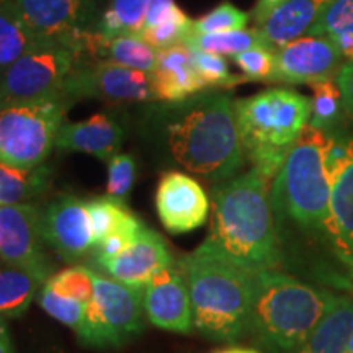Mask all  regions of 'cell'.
Instances as JSON below:
<instances>
[{
	"mask_svg": "<svg viewBox=\"0 0 353 353\" xmlns=\"http://www.w3.org/2000/svg\"><path fill=\"white\" fill-rule=\"evenodd\" d=\"M157 145L169 165L224 182L244 165L234 100L223 92H201L167 103L157 118Z\"/></svg>",
	"mask_w": 353,
	"mask_h": 353,
	"instance_id": "6da1fadb",
	"label": "cell"
},
{
	"mask_svg": "<svg viewBox=\"0 0 353 353\" xmlns=\"http://www.w3.org/2000/svg\"><path fill=\"white\" fill-rule=\"evenodd\" d=\"M270 183L252 167L211 190V226L206 242L250 272L273 270L283 262Z\"/></svg>",
	"mask_w": 353,
	"mask_h": 353,
	"instance_id": "7a4b0ae2",
	"label": "cell"
},
{
	"mask_svg": "<svg viewBox=\"0 0 353 353\" xmlns=\"http://www.w3.org/2000/svg\"><path fill=\"white\" fill-rule=\"evenodd\" d=\"M330 134L307 125L273 179L270 200L280 242L304 239L334 254L330 234L332 182L325 169ZM281 247V245H280Z\"/></svg>",
	"mask_w": 353,
	"mask_h": 353,
	"instance_id": "3957f363",
	"label": "cell"
},
{
	"mask_svg": "<svg viewBox=\"0 0 353 353\" xmlns=\"http://www.w3.org/2000/svg\"><path fill=\"white\" fill-rule=\"evenodd\" d=\"M179 263L187 278L195 329L211 341L236 342L249 327L255 272L231 262L206 241Z\"/></svg>",
	"mask_w": 353,
	"mask_h": 353,
	"instance_id": "277c9868",
	"label": "cell"
},
{
	"mask_svg": "<svg viewBox=\"0 0 353 353\" xmlns=\"http://www.w3.org/2000/svg\"><path fill=\"white\" fill-rule=\"evenodd\" d=\"M337 294L273 270L255 272L249 330L270 353H293L327 314Z\"/></svg>",
	"mask_w": 353,
	"mask_h": 353,
	"instance_id": "5b68a950",
	"label": "cell"
},
{
	"mask_svg": "<svg viewBox=\"0 0 353 353\" xmlns=\"http://www.w3.org/2000/svg\"><path fill=\"white\" fill-rule=\"evenodd\" d=\"M244 156L273 182L286 154L311 120V99L293 88H268L234 101Z\"/></svg>",
	"mask_w": 353,
	"mask_h": 353,
	"instance_id": "8992f818",
	"label": "cell"
},
{
	"mask_svg": "<svg viewBox=\"0 0 353 353\" xmlns=\"http://www.w3.org/2000/svg\"><path fill=\"white\" fill-rule=\"evenodd\" d=\"M70 105L59 94L0 107V162L13 167L44 164Z\"/></svg>",
	"mask_w": 353,
	"mask_h": 353,
	"instance_id": "52a82bcc",
	"label": "cell"
},
{
	"mask_svg": "<svg viewBox=\"0 0 353 353\" xmlns=\"http://www.w3.org/2000/svg\"><path fill=\"white\" fill-rule=\"evenodd\" d=\"M143 330V288L95 273L94 296L76 329L79 342L90 348H120Z\"/></svg>",
	"mask_w": 353,
	"mask_h": 353,
	"instance_id": "ba28073f",
	"label": "cell"
},
{
	"mask_svg": "<svg viewBox=\"0 0 353 353\" xmlns=\"http://www.w3.org/2000/svg\"><path fill=\"white\" fill-rule=\"evenodd\" d=\"M83 57L72 44L41 38L3 70L0 79V107L63 94L69 74Z\"/></svg>",
	"mask_w": 353,
	"mask_h": 353,
	"instance_id": "9c48e42d",
	"label": "cell"
},
{
	"mask_svg": "<svg viewBox=\"0 0 353 353\" xmlns=\"http://www.w3.org/2000/svg\"><path fill=\"white\" fill-rule=\"evenodd\" d=\"M63 94L72 103L81 99L110 103L154 100L151 74L97 59H82L74 68L64 83Z\"/></svg>",
	"mask_w": 353,
	"mask_h": 353,
	"instance_id": "30bf717a",
	"label": "cell"
},
{
	"mask_svg": "<svg viewBox=\"0 0 353 353\" xmlns=\"http://www.w3.org/2000/svg\"><path fill=\"white\" fill-rule=\"evenodd\" d=\"M39 210L30 203L0 205V259L32 273L41 283L52 273L43 249Z\"/></svg>",
	"mask_w": 353,
	"mask_h": 353,
	"instance_id": "8fae6325",
	"label": "cell"
},
{
	"mask_svg": "<svg viewBox=\"0 0 353 353\" xmlns=\"http://www.w3.org/2000/svg\"><path fill=\"white\" fill-rule=\"evenodd\" d=\"M343 57L329 34H304L275 51L272 82L316 83L332 81L343 65Z\"/></svg>",
	"mask_w": 353,
	"mask_h": 353,
	"instance_id": "7c38bea8",
	"label": "cell"
},
{
	"mask_svg": "<svg viewBox=\"0 0 353 353\" xmlns=\"http://www.w3.org/2000/svg\"><path fill=\"white\" fill-rule=\"evenodd\" d=\"M39 232L44 244L74 262L94 245V229L87 203L74 195H61L39 211Z\"/></svg>",
	"mask_w": 353,
	"mask_h": 353,
	"instance_id": "4fadbf2b",
	"label": "cell"
},
{
	"mask_svg": "<svg viewBox=\"0 0 353 353\" xmlns=\"http://www.w3.org/2000/svg\"><path fill=\"white\" fill-rule=\"evenodd\" d=\"M143 304L148 319L157 327L175 334L195 329L187 278L180 263H169L157 270L143 286Z\"/></svg>",
	"mask_w": 353,
	"mask_h": 353,
	"instance_id": "5bb4252c",
	"label": "cell"
},
{
	"mask_svg": "<svg viewBox=\"0 0 353 353\" xmlns=\"http://www.w3.org/2000/svg\"><path fill=\"white\" fill-rule=\"evenodd\" d=\"M156 210L167 231L185 234L196 231L206 223L211 200L192 175L172 170L159 180Z\"/></svg>",
	"mask_w": 353,
	"mask_h": 353,
	"instance_id": "9a60e30c",
	"label": "cell"
},
{
	"mask_svg": "<svg viewBox=\"0 0 353 353\" xmlns=\"http://www.w3.org/2000/svg\"><path fill=\"white\" fill-rule=\"evenodd\" d=\"M13 3L38 37L69 44L92 30L97 13V0H13Z\"/></svg>",
	"mask_w": 353,
	"mask_h": 353,
	"instance_id": "2e32d148",
	"label": "cell"
},
{
	"mask_svg": "<svg viewBox=\"0 0 353 353\" xmlns=\"http://www.w3.org/2000/svg\"><path fill=\"white\" fill-rule=\"evenodd\" d=\"M174 262L161 234L144 228L131 245L120 254L97 259L110 276L132 288H143L157 270Z\"/></svg>",
	"mask_w": 353,
	"mask_h": 353,
	"instance_id": "e0dca14e",
	"label": "cell"
},
{
	"mask_svg": "<svg viewBox=\"0 0 353 353\" xmlns=\"http://www.w3.org/2000/svg\"><path fill=\"white\" fill-rule=\"evenodd\" d=\"M154 100L175 103L206 90V83L193 64L192 50L187 43L159 50L156 69L151 72Z\"/></svg>",
	"mask_w": 353,
	"mask_h": 353,
	"instance_id": "ac0fdd59",
	"label": "cell"
},
{
	"mask_svg": "<svg viewBox=\"0 0 353 353\" xmlns=\"http://www.w3.org/2000/svg\"><path fill=\"white\" fill-rule=\"evenodd\" d=\"M125 131L120 123L107 113H97L77 123H64L56 138L61 152H83L108 162L120 152Z\"/></svg>",
	"mask_w": 353,
	"mask_h": 353,
	"instance_id": "d6986e66",
	"label": "cell"
},
{
	"mask_svg": "<svg viewBox=\"0 0 353 353\" xmlns=\"http://www.w3.org/2000/svg\"><path fill=\"white\" fill-rule=\"evenodd\" d=\"M330 234L335 259L353 273V145L350 161L332 182Z\"/></svg>",
	"mask_w": 353,
	"mask_h": 353,
	"instance_id": "ffe728a7",
	"label": "cell"
},
{
	"mask_svg": "<svg viewBox=\"0 0 353 353\" xmlns=\"http://www.w3.org/2000/svg\"><path fill=\"white\" fill-rule=\"evenodd\" d=\"M329 2L330 0H288L257 26L263 41L276 51L278 48L304 37Z\"/></svg>",
	"mask_w": 353,
	"mask_h": 353,
	"instance_id": "44dd1931",
	"label": "cell"
},
{
	"mask_svg": "<svg viewBox=\"0 0 353 353\" xmlns=\"http://www.w3.org/2000/svg\"><path fill=\"white\" fill-rule=\"evenodd\" d=\"M352 334L353 298L337 296L306 342L293 353H347Z\"/></svg>",
	"mask_w": 353,
	"mask_h": 353,
	"instance_id": "7402d4cb",
	"label": "cell"
},
{
	"mask_svg": "<svg viewBox=\"0 0 353 353\" xmlns=\"http://www.w3.org/2000/svg\"><path fill=\"white\" fill-rule=\"evenodd\" d=\"M51 167H13L0 162V205L26 203L41 196L51 188Z\"/></svg>",
	"mask_w": 353,
	"mask_h": 353,
	"instance_id": "603a6c76",
	"label": "cell"
},
{
	"mask_svg": "<svg viewBox=\"0 0 353 353\" xmlns=\"http://www.w3.org/2000/svg\"><path fill=\"white\" fill-rule=\"evenodd\" d=\"M41 286L32 273L0 259V317L17 319L23 316Z\"/></svg>",
	"mask_w": 353,
	"mask_h": 353,
	"instance_id": "cb8c5ba5",
	"label": "cell"
},
{
	"mask_svg": "<svg viewBox=\"0 0 353 353\" xmlns=\"http://www.w3.org/2000/svg\"><path fill=\"white\" fill-rule=\"evenodd\" d=\"M94 229V247L101 244L112 234L130 231L139 232L145 228L134 213L126 208V201L105 195L85 201Z\"/></svg>",
	"mask_w": 353,
	"mask_h": 353,
	"instance_id": "d4e9b609",
	"label": "cell"
},
{
	"mask_svg": "<svg viewBox=\"0 0 353 353\" xmlns=\"http://www.w3.org/2000/svg\"><path fill=\"white\" fill-rule=\"evenodd\" d=\"M41 37L25 23L13 0H0V70L23 56Z\"/></svg>",
	"mask_w": 353,
	"mask_h": 353,
	"instance_id": "484cf974",
	"label": "cell"
},
{
	"mask_svg": "<svg viewBox=\"0 0 353 353\" xmlns=\"http://www.w3.org/2000/svg\"><path fill=\"white\" fill-rule=\"evenodd\" d=\"M185 43L195 46L198 50L213 52L219 56H237L255 46H267L259 28L252 30H234V32L216 33H193L185 38ZM270 48V46H268Z\"/></svg>",
	"mask_w": 353,
	"mask_h": 353,
	"instance_id": "4316f807",
	"label": "cell"
},
{
	"mask_svg": "<svg viewBox=\"0 0 353 353\" xmlns=\"http://www.w3.org/2000/svg\"><path fill=\"white\" fill-rule=\"evenodd\" d=\"M149 2L151 0H112L97 30L108 37L139 34L144 28Z\"/></svg>",
	"mask_w": 353,
	"mask_h": 353,
	"instance_id": "83f0119b",
	"label": "cell"
},
{
	"mask_svg": "<svg viewBox=\"0 0 353 353\" xmlns=\"http://www.w3.org/2000/svg\"><path fill=\"white\" fill-rule=\"evenodd\" d=\"M312 92L314 95L311 100L309 125L329 132L334 126L339 125L342 112H345L341 87L334 81H321L312 83Z\"/></svg>",
	"mask_w": 353,
	"mask_h": 353,
	"instance_id": "f1b7e54d",
	"label": "cell"
},
{
	"mask_svg": "<svg viewBox=\"0 0 353 353\" xmlns=\"http://www.w3.org/2000/svg\"><path fill=\"white\" fill-rule=\"evenodd\" d=\"M44 285H48L51 290L63 294V296L77 299V301L87 304L94 296L95 272H92L87 267H82V265H76V267L64 268L56 275H51L44 281Z\"/></svg>",
	"mask_w": 353,
	"mask_h": 353,
	"instance_id": "f546056e",
	"label": "cell"
},
{
	"mask_svg": "<svg viewBox=\"0 0 353 353\" xmlns=\"http://www.w3.org/2000/svg\"><path fill=\"white\" fill-rule=\"evenodd\" d=\"M188 48L192 50L193 64H195L198 74L208 88H231L236 83L245 82V77H237L229 72L224 56L201 51L195 46H190V44Z\"/></svg>",
	"mask_w": 353,
	"mask_h": 353,
	"instance_id": "4dcf8cb0",
	"label": "cell"
},
{
	"mask_svg": "<svg viewBox=\"0 0 353 353\" xmlns=\"http://www.w3.org/2000/svg\"><path fill=\"white\" fill-rule=\"evenodd\" d=\"M337 33H353V0H330L306 32L311 37Z\"/></svg>",
	"mask_w": 353,
	"mask_h": 353,
	"instance_id": "1f68e13d",
	"label": "cell"
},
{
	"mask_svg": "<svg viewBox=\"0 0 353 353\" xmlns=\"http://www.w3.org/2000/svg\"><path fill=\"white\" fill-rule=\"evenodd\" d=\"M192 26L193 20H190L183 10H179L175 15L169 17L161 23L144 28L139 37L156 50H165L174 44L185 43V38L192 32Z\"/></svg>",
	"mask_w": 353,
	"mask_h": 353,
	"instance_id": "d6a6232c",
	"label": "cell"
},
{
	"mask_svg": "<svg viewBox=\"0 0 353 353\" xmlns=\"http://www.w3.org/2000/svg\"><path fill=\"white\" fill-rule=\"evenodd\" d=\"M249 13L241 10L232 3L224 2L213 10L203 15L201 19L193 20V33H216V32H234L244 30L249 23Z\"/></svg>",
	"mask_w": 353,
	"mask_h": 353,
	"instance_id": "836d02e7",
	"label": "cell"
},
{
	"mask_svg": "<svg viewBox=\"0 0 353 353\" xmlns=\"http://www.w3.org/2000/svg\"><path fill=\"white\" fill-rule=\"evenodd\" d=\"M39 306L51 317H54L56 321L63 322V324L76 330L81 324L87 304L77 301V299L63 296V294L56 293L54 290L43 283L41 290H39Z\"/></svg>",
	"mask_w": 353,
	"mask_h": 353,
	"instance_id": "e575fe53",
	"label": "cell"
},
{
	"mask_svg": "<svg viewBox=\"0 0 353 353\" xmlns=\"http://www.w3.org/2000/svg\"><path fill=\"white\" fill-rule=\"evenodd\" d=\"M234 63L242 70L245 81L272 82L275 70V50L268 46H255L234 56Z\"/></svg>",
	"mask_w": 353,
	"mask_h": 353,
	"instance_id": "d590c367",
	"label": "cell"
},
{
	"mask_svg": "<svg viewBox=\"0 0 353 353\" xmlns=\"http://www.w3.org/2000/svg\"><path fill=\"white\" fill-rule=\"evenodd\" d=\"M108 179H107V195L117 200L126 201L130 196L132 185L136 179V161L131 154H120L113 156L107 162Z\"/></svg>",
	"mask_w": 353,
	"mask_h": 353,
	"instance_id": "8d00e7d4",
	"label": "cell"
},
{
	"mask_svg": "<svg viewBox=\"0 0 353 353\" xmlns=\"http://www.w3.org/2000/svg\"><path fill=\"white\" fill-rule=\"evenodd\" d=\"M179 10H182V8L176 6L175 0H151V2H149L148 13H145L144 28L161 23V21L169 19V17L175 15ZM143 30H141V32H143Z\"/></svg>",
	"mask_w": 353,
	"mask_h": 353,
	"instance_id": "74e56055",
	"label": "cell"
},
{
	"mask_svg": "<svg viewBox=\"0 0 353 353\" xmlns=\"http://www.w3.org/2000/svg\"><path fill=\"white\" fill-rule=\"evenodd\" d=\"M337 83L342 92L343 108L350 117H353V61L352 63H343L337 74Z\"/></svg>",
	"mask_w": 353,
	"mask_h": 353,
	"instance_id": "f35d334b",
	"label": "cell"
},
{
	"mask_svg": "<svg viewBox=\"0 0 353 353\" xmlns=\"http://www.w3.org/2000/svg\"><path fill=\"white\" fill-rule=\"evenodd\" d=\"M285 2H288V0H257V6L254 8V20L257 26L262 25L263 21L268 19V15H270L275 8L283 6Z\"/></svg>",
	"mask_w": 353,
	"mask_h": 353,
	"instance_id": "ab89813d",
	"label": "cell"
},
{
	"mask_svg": "<svg viewBox=\"0 0 353 353\" xmlns=\"http://www.w3.org/2000/svg\"><path fill=\"white\" fill-rule=\"evenodd\" d=\"M334 39L335 46L339 48L341 54L345 63H352L353 61V33H337L329 34Z\"/></svg>",
	"mask_w": 353,
	"mask_h": 353,
	"instance_id": "60d3db41",
	"label": "cell"
},
{
	"mask_svg": "<svg viewBox=\"0 0 353 353\" xmlns=\"http://www.w3.org/2000/svg\"><path fill=\"white\" fill-rule=\"evenodd\" d=\"M0 353H15L10 339V332H8V327L3 317H0Z\"/></svg>",
	"mask_w": 353,
	"mask_h": 353,
	"instance_id": "b9f144b4",
	"label": "cell"
},
{
	"mask_svg": "<svg viewBox=\"0 0 353 353\" xmlns=\"http://www.w3.org/2000/svg\"><path fill=\"white\" fill-rule=\"evenodd\" d=\"M218 353H260L257 350H254V348H241V347H231V348H226V350H221Z\"/></svg>",
	"mask_w": 353,
	"mask_h": 353,
	"instance_id": "7bdbcfd3",
	"label": "cell"
},
{
	"mask_svg": "<svg viewBox=\"0 0 353 353\" xmlns=\"http://www.w3.org/2000/svg\"><path fill=\"white\" fill-rule=\"evenodd\" d=\"M347 353H353V334H352L350 341H348V345H347Z\"/></svg>",
	"mask_w": 353,
	"mask_h": 353,
	"instance_id": "ee69618b",
	"label": "cell"
}]
</instances>
